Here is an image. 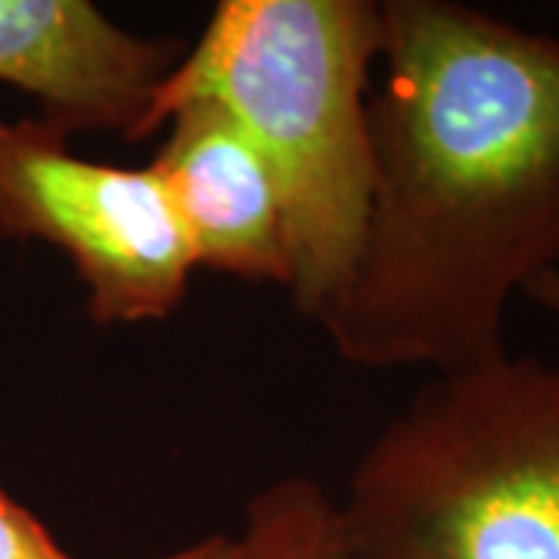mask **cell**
Segmentation results:
<instances>
[{
	"label": "cell",
	"instance_id": "6da1fadb",
	"mask_svg": "<svg viewBox=\"0 0 559 559\" xmlns=\"http://www.w3.org/2000/svg\"><path fill=\"white\" fill-rule=\"evenodd\" d=\"M370 212L318 326L364 370L503 358L516 296L559 271V35L457 0H382Z\"/></svg>",
	"mask_w": 559,
	"mask_h": 559
},
{
	"label": "cell",
	"instance_id": "7a4b0ae2",
	"mask_svg": "<svg viewBox=\"0 0 559 559\" xmlns=\"http://www.w3.org/2000/svg\"><path fill=\"white\" fill-rule=\"evenodd\" d=\"M377 0H221L153 91L140 140L183 103L221 106L277 178L289 230V296L320 320L355 274L373 187L370 81Z\"/></svg>",
	"mask_w": 559,
	"mask_h": 559
},
{
	"label": "cell",
	"instance_id": "3957f363",
	"mask_svg": "<svg viewBox=\"0 0 559 559\" xmlns=\"http://www.w3.org/2000/svg\"><path fill=\"white\" fill-rule=\"evenodd\" d=\"M348 559H559V367L503 355L419 389L336 500Z\"/></svg>",
	"mask_w": 559,
	"mask_h": 559
},
{
	"label": "cell",
	"instance_id": "277c9868",
	"mask_svg": "<svg viewBox=\"0 0 559 559\" xmlns=\"http://www.w3.org/2000/svg\"><path fill=\"white\" fill-rule=\"evenodd\" d=\"M0 237L66 252L103 326L171 318L197 271L150 165L84 159L38 116L0 121Z\"/></svg>",
	"mask_w": 559,
	"mask_h": 559
},
{
	"label": "cell",
	"instance_id": "5b68a950",
	"mask_svg": "<svg viewBox=\"0 0 559 559\" xmlns=\"http://www.w3.org/2000/svg\"><path fill=\"white\" fill-rule=\"evenodd\" d=\"M187 44L121 28L87 0H0V84L35 97L38 119L140 140L153 91Z\"/></svg>",
	"mask_w": 559,
	"mask_h": 559
},
{
	"label": "cell",
	"instance_id": "8992f818",
	"mask_svg": "<svg viewBox=\"0 0 559 559\" xmlns=\"http://www.w3.org/2000/svg\"><path fill=\"white\" fill-rule=\"evenodd\" d=\"M150 162L175 205L193 267L289 289V230L277 178L237 121L209 100L165 119Z\"/></svg>",
	"mask_w": 559,
	"mask_h": 559
},
{
	"label": "cell",
	"instance_id": "52a82bcc",
	"mask_svg": "<svg viewBox=\"0 0 559 559\" xmlns=\"http://www.w3.org/2000/svg\"><path fill=\"white\" fill-rule=\"evenodd\" d=\"M234 559H348L336 498L308 476L264 485L234 535Z\"/></svg>",
	"mask_w": 559,
	"mask_h": 559
},
{
	"label": "cell",
	"instance_id": "ba28073f",
	"mask_svg": "<svg viewBox=\"0 0 559 559\" xmlns=\"http://www.w3.org/2000/svg\"><path fill=\"white\" fill-rule=\"evenodd\" d=\"M0 559H72L40 520L0 488Z\"/></svg>",
	"mask_w": 559,
	"mask_h": 559
},
{
	"label": "cell",
	"instance_id": "9c48e42d",
	"mask_svg": "<svg viewBox=\"0 0 559 559\" xmlns=\"http://www.w3.org/2000/svg\"><path fill=\"white\" fill-rule=\"evenodd\" d=\"M159 559H234V535H209Z\"/></svg>",
	"mask_w": 559,
	"mask_h": 559
},
{
	"label": "cell",
	"instance_id": "30bf717a",
	"mask_svg": "<svg viewBox=\"0 0 559 559\" xmlns=\"http://www.w3.org/2000/svg\"><path fill=\"white\" fill-rule=\"evenodd\" d=\"M525 299H532L535 305H540L550 318L559 320V271L554 274H544V277L525 293Z\"/></svg>",
	"mask_w": 559,
	"mask_h": 559
}]
</instances>
